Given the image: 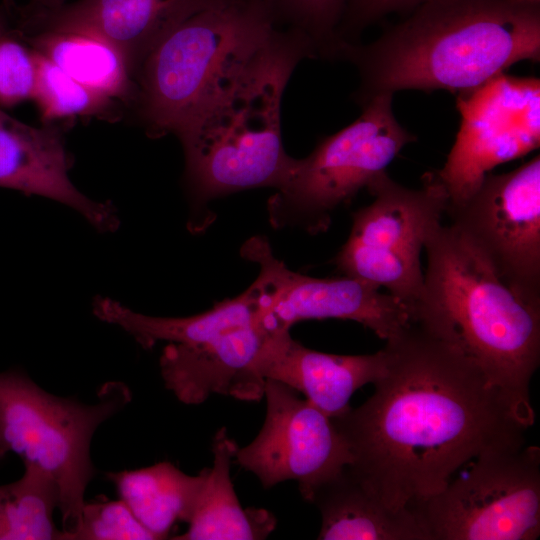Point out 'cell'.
I'll return each mask as SVG.
<instances>
[{
	"label": "cell",
	"instance_id": "f546056e",
	"mask_svg": "<svg viewBox=\"0 0 540 540\" xmlns=\"http://www.w3.org/2000/svg\"><path fill=\"white\" fill-rule=\"evenodd\" d=\"M523 1L532 2V3H540V0H523Z\"/></svg>",
	"mask_w": 540,
	"mask_h": 540
},
{
	"label": "cell",
	"instance_id": "cb8c5ba5",
	"mask_svg": "<svg viewBox=\"0 0 540 540\" xmlns=\"http://www.w3.org/2000/svg\"><path fill=\"white\" fill-rule=\"evenodd\" d=\"M33 50L36 82L32 100L49 124L72 117L116 118L117 103L76 81L42 53Z\"/></svg>",
	"mask_w": 540,
	"mask_h": 540
},
{
	"label": "cell",
	"instance_id": "4fadbf2b",
	"mask_svg": "<svg viewBox=\"0 0 540 540\" xmlns=\"http://www.w3.org/2000/svg\"><path fill=\"white\" fill-rule=\"evenodd\" d=\"M241 254L259 265L254 284L262 317L271 329L333 318L358 322L387 341L411 322L405 303L363 280L345 275L315 278L291 271L274 256L265 237L246 241Z\"/></svg>",
	"mask_w": 540,
	"mask_h": 540
},
{
	"label": "cell",
	"instance_id": "9c48e42d",
	"mask_svg": "<svg viewBox=\"0 0 540 540\" xmlns=\"http://www.w3.org/2000/svg\"><path fill=\"white\" fill-rule=\"evenodd\" d=\"M429 540H533L540 534V449L489 450L409 508Z\"/></svg>",
	"mask_w": 540,
	"mask_h": 540
},
{
	"label": "cell",
	"instance_id": "2e32d148",
	"mask_svg": "<svg viewBox=\"0 0 540 540\" xmlns=\"http://www.w3.org/2000/svg\"><path fill=\"white\" fill-rule=\"evenodd\" d=\"M72 165L59 127L31 126L0 108V187L56 200L79 212L97 230H116L115 206L82 194L69 178Z\"/></svg>",
	"mask_w": 540,
	"mask_h": 540
},
{
	"label": "cell",
	"instance_id": "8fae6325",
	"mask_svg": "<svg viewBox=\"0 0 540 540\" xmlns=\"http://www.w3.org/2000/svg\"><path fill=\"white\" fill-rule=\"evenodd\" d=\"M456 96L461 125L447 160L435 172L449 204L465 199L495 166L540 144V81L502 73Z\"/></svg>",
	"mask_w": 540,
	"mask_h": 540
},
{
	"label": "cell",
	"instance_id": "5bb4252c",
	"mask_svg": "<svg viewBox=\"0 0 540 540\" xmlns=\"http://www.w3.org/2000/svg\"><path fill=\"white\" fill-rule=\"evenodd\" d=\"M221 0H76L15 23L22 34L41 30L78 31L111 43L136 82L157 43L191 15Z\"/></svg>",
	"mask_w": 540,
	"mask_h": 540
},
{
	"label": "cell",
	"instance_id": "7402d4cb",
	"mask_svg": "<svg viewBox=\"0 0 540 540\" xmlns=\"http://www.w3.org/2000/svg\"><path fill=\"white\" fill-rule=\"evenodd\" d=\"M20 35L32 49L84 86L115 101L135 103L136 82L121 53L105 39L85 32L57 30Z\"/></svg>",
	"mask_w": 540,
	"mask_h": 540
},
{
	"label": "cell",
	"instance_id": "ac0fdd59",
	"mask_svg": "<svg viewBox=\"0 0 540 540\" xmlns=\"http://www.w3.org/2000/svg\"><path fill=\"white\" fill-rule=\"evenodd\" d=\"M311 503L321 513V540H429L411 509L386 506L348 465L317 489Z\"/></svg>",
	"mask_w": 540,
	"mask_h": 540
},
{
	"label": "cell",
	"instance_id": "44dd1931",
	"mask_svg": "<svg viewBox=\"0 0 540 540\" xmlns=\"http://www.w3.org/2000/svg\"><path fill=\"white\" fill-rule=\"evenodd\" d=\"M208 468L188 475L170 462L136 470L107 472L119 498L156 540L168 537L177 522H189Z\"/></svg>",
	"mask_w": 540,
	"mask_h": 540
},
{
	"label": "cell",
	"instance_id": "ba28073f",
	"mask_svg": "<svg viewBox=\"0 0 540 540\" xmlns=\"http://www.w3.org/2000/svg\"><path fill=\"white\" fill-rule=\"evenodd\" d=\"M372 203L353 214L350 235L335 258L345 275L384 288L411 308L422 294L420 255L441 223L448 197L435 172L408 188L386 172L366 187Z\"/></svg>",
	"mask_w": 540,
	"mask_h": 540
},
{
	"label": "cell",
	"instance_id": "4316f807",
	"mask_svg": "<svg viewBox=\"0 0 540 540\" xmlns=\"http://www.w3.org/2000/svg\"><path fill=\"white\" fill-rule=\"evenodd\" d=\"M62 540H156V537L121 499H98L84 503L78 525L71 531L63 530Z\"/></svg>",
	"mask_w": 540,
	"mask_h": 540
},
{
	"label": "cell",
	"instance_id": "f1b7e54d",
	"mask_svg": "<svg viewBox=\"0 0 540 540\" xmlns=\"http://www.w3.org/2000/svg\"><path fill=\"white\" fill-rule=\"evenodd\" d=\"M15 0H1V3L8 8ZM66 4V0H27L23 5L16 4L9 12L13 22L26 19L41 12L54 10Z\"/></svg>",
	"mask_w": 540,
	"mask_h": 540
},
{
	"label": "cell",
	"instance_id": "83f0119b",
	"mask_svg": "<svg viewBox=\"0 0 540 540\" xmlns=\"http://www.w3.org/2000/svg\"><path fill=\"white\" fill-rule=\"evenodd\" d=\"M425 1L427 0H348L338 30L339 37L347 41L350 33H358L388 14H409Z\"/></svg>",
	"mask_w": 540,
	"mask_h": 540
},
{
	"label": "cell",
	"instance_id": "e0dca14e",
	"mask_svg": "<svg viewBox=\"0 0 540 540\" xmlns=\"http://www.w3.org/2000/svg\"><path fill=\"white\" fill-rule=\"evenodd\" d=\"M385 353L336 355L309 349L294 340L289 329H275L255 362L263 379L281 382L331 418L346 413L354 392L376 382L385 370Z\"/></svg>",
	"mask_w": 540,
	"mask_h": 540
},
{
	"label": "cell",
	"instance_id": "9a60e30c",
	"mask_svg": "<svg viewBox=\"0 0 540 540\" xmlns=\"http://www.w3.org/2000/svg\"><path fill=\"white\" fill-rule=\"evenodd\" d=\"M272 331L262 317L195 345L166 344L159 361L165 387L188 405L200 404L212 394L260 400L265 379L255 362Z\"/></svg>",
	"mask_w": 540,
	"mask_h": 540
},
{
	"label": "cell",
	"instance_id": "7a4b0ae2",
	"mask_svg": "<svg viewBox=\"0 0 540 540\" xmlns=\"http://www.w3.org/2000/svg\"><path fill=\"white\" fill-rule=\"evenodd\" d=\"M361 105L403 90H473L520 61L540 60V3L427 0L369 44L343 42Z\"/></svg>",
	"mask_w": 540,
	"mask_h": 540
},
{
	"label": "cell",
	"instance_id": "603a6c76",
	"mask_svg": "<svg viewBox=\"0 0 540 540\" xmlns=\"http://www.w3.org/2000/svg\"><path fill=\"white\" fill-rule=\"evenodd\" d=\"M24 467L20 479L0 485V540H62L53 519L56 485L38 469Z\"/></svg>",
	"mask_w": 540,
	"mask_h": 540
},
{
	"label": "cell",
	"instance_id": "8992f818",
	"mask_svg": "<svg viewBox=\"0 0 540 540\" xmlns=\"http://www.w3.org/2000/svg\"><path fill=\"white\" fill-rule=\"evenodd\" d=\"M94 403L53 395L20 369L0 373V460L18 455L56 485L64 531L78 525L96 470L90 446L97 428L132 400L122 382H107Z\"/></svg>",
	"mask_w": 540,
	"mask_h": 540
},
{
	"label": "cell",
	"instance_id": "484cf974",
	"mask_svg": "<svg viewBox=\"0 0 540 540\" xmlns=\"http://www.w3.org/2000/svg\"><path fill=\"white\" fill-rule=\"evenodd\" d=\"M36 64L32 48L12 24L0 3V107L12 108L32 99Z\"/></svg>",
	"mask_w": 540,
	"mask_h": 540
},
{
	"label": "cell",
	"instance_id": "52a82bcc",
	"mask_svg": "<svg viewBox=\"0 0 540 540\" xmlns=\"http://www.w3.org/2000/svg\"><path fill=\"white\" fill-rule=\"evenodd\" d=\"M393 94L361 104L360 116L297 159L286 183L269 199L276 228L296 226L310 234L329 228L333 212L366 188L416 136L396 119Z\"/></svg>",
	"mask_w": 540,
	"mask_h": 540
},
{
	"label": "cell",
	"instance_id": "30bf717a",
	"mask_svg": "<svg viewBox=\"0 0 540 540\" xmlns=\"http://www.w3.org/2000/svg\"><path fill=\"white\" fill-rule=\"evenodd\" d=\"M445 214L506 286L540 308L539 155L513 171L487 173Z\"/></svg>",
	"mask_w": 540,
	"mask_h": 540
},
{
	"label": "cell",
	"instance_id": "6da1fadb",
	"mask_svg": "<svg viewBox=\"0 0 540 540\" xmlns=\"http://www.w3.org/2000/svg\"><path fill=\"white\" fill-rule=\"evenodd\" d=\"M383 350L374 393L333 420L353 456L349 468L389 508L434 496L486 451L526 444L535 416L416 321Z\"/></svg>",
	"mask_w": 540,
	"mask_h": 540
},
{
	"label": "cell",
	"instance_id": "3957f363",
	"mask_svg": "<svg viewBox=\"0 0 540 540\" xmlns=\"http://www.w3.org/2000/svg\"><path fill=\"white\" fill-rule=\"evenodd\" d=\"M310 57L318 52L308 36L276 28L230 83L175 134L183 146L184 180L196 213L218 197L286 183L297 159L282 144V97L295 67Z\"/></svg>",
	"mask_w": 540,
	"mask_h": 540
},
{
	"label": "cell",
	"instance_id": "d6986e66",
	"mask_svg": "<svg viewBox=\"0 0 540 540\" xmlns=\"http://www.w3.org/2000/svg\"><path fill=\"white\" fill-rule=\"evenodd\" d=\"M94 315L128 333L145 349L159 342L179 346L195 345L262 318L259 295L253 283L245 292L217 303L211 309L189 317H154L132 311L118 301L98 296Z\"/></svg>",
	"mask_w": 540,
	"mask_h": 540
},
{
	"label": "cell",
	"instance_id": "7c38bea8",
	"mask_svg": "<svg viewBox=\"0 0 540 540\" xmlns=\"http://www.w3.org/2000/svg\"><path fill=\"white\" fill-rule=\"evenodd\" d=\"M267 411L255 439L237 448L234 459L252 472L264 488L294 480L302 497L315 492L353 462V456L333 418L289 386L265 379Z\"/></svg>",
	"mask_w": 540,
	"mask_h": 540
},
{
	"label": "cell",
	"instance_id": "277c9868",
	"mask_svg": "<svg viewBox=\"0 0 540 540\" xmlns=\"http://www.w3.org/2000/svg\"><path fill=\"white\" fill-rule=\"evenodd\" d=\"M422 294L411 318L458 349L524 411L540 361V308L518 297L469 241L440 223L427 238Z\"/></svg>",
	"mask_w": 540,
	"mask_h": 540
},
{
	"label": "cell",
	"instance_id": "d4e9b609",
	"mask_svg": "<svg viewBox=\"0 0 540 540\" xmlns=\"http://www.w3.org/2000/svg\"><path fill=\"white\" fill-rule=\"evenodd\" d=\"M276 24L308 36L318 56L334 58L342 42L338 30L348 0H264Z\"/></svg>",
	"mask_w": 540,
	"mask_h": 540
},
{
	"label": "cell",
	"instance_id": "5b68a950",
	"mask_svg": "<svg viewBox=\"0 0 540 540\" xmlns=\"http://www.w3.org/2000/svg\"><path fill=\"white\" fill-rule=\"evenodd\" d=\"M264 0H221L177 25L144 60L136 108L148 135L176 134L276 29Z\"/></svg>",
	"mask_w": 540,
	"mask_h": 540
},
{
	"label": "cell",
	"instance_id": "ffe728a7",
	"mask_svg": "<svg viewBox=\"0 0 540 540\" xmlns=\"http://www.w3.org/2000/svg\"><path fill=\"white\" fill-rule=\"evenodd\" d=\"M238 446L223 427L213 438V466L205 482L187 530L175 540H259L276 527L274 515L261 508L244 509L230 477L231 461Z\"/></svg>",
	"mask_w": 540,
	"mask_h": 540
}]
</instances>
